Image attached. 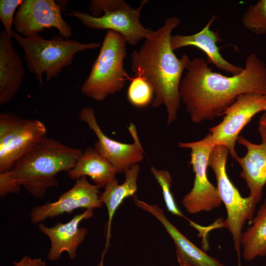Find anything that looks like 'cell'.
I'll list each match as a JSON object with an SVG mask.
<instances>
[{"label":"cell","mask_w":266,"mask_h":266,"mask_svg":"<svg viewBox=\"0 0 266 266\" xmlns=\"http://www.w3.org/2000/svg\"><path fill=\"white\" fill-rule=\"evenodd\" d=\"M247 93L266 95V65L254 53L246 58L242 72L231 76L213 71L203 58H194L179 86L181 101L195 123L223 116Z\"/></svg>","instance_id":"cell-1"},{"label":"cell","mask_w":266,"mask_h":266,"mask_svg":"<svg viewBox=\"0 0 266 266\" xmlns=\"http://www.w3.org/2000/svg\"><path fill=\"white\" fill-rule=\"evenodd\" d=\"M181 24L177 16L167 17L163 25L144 40L138 50L131 55V70L151 85L154 107L166 106L167 125L175 121L180 105L179 86L191 59L186 54L178 58L170 44L173 30Z\"/></svg>","instance_id":"cell-2"},{"label":"cell","mask_w":266,"mask_h":266,"mask_svg":"<svg viewBox=\"0 0 266 266\" xmlns=\"http://www.w3.org/2000/svg\"><path fill=\"white\" fill-rule=\"evenodd\" d=\"M78 148L44 137L9 170L0 173V196L18 194L23 187L35 198L58 185L56 175L73 167L82 154Z\"/></svg>","instance_id":"cell-3"},{"label":"cell","mask_w":266,"mask_h":266,"mask_svg":"<svg viewBox=\"0 0 266 266\" xmlns=\"http://www.w3.org/2000/svg\"><path fill=\"white\" fill-rule=\"evenodd\" d=\"M14 38L25 53L24 58L28 69L34 74L41 85L45 74L47 82L63 71L64 68L71 65L78 53L100 47L99 42L81 43L76 40L54 36L50 39L39 34L23 37L13 30Z\"/></svg>","instance_id":"cell-4"},{"label":"cell","mask_w":266,"mask_h":266,"mask_svg":"<svg viewBox=\"0 0 266 266\" xmlns=\"http://www.w3.org/2000/svg\"><path fill=\"white\" fill-rule=\"evenodd\" d=\"M127 44L120 33L107 31L99 55L80 88L84 95L101 101L124 88L130 77L124 64Z\"/></svg>","instance_id":"cell-5"},{"label":"cell","mask_w":266,"mask_h":266,"mask_svg":"<svg viewBox=\"0 0 266 266\" xmlns=\"http://www.w3.org/2000/svg\"><path fill=\"white\" fill-rule=\"evenodd\" d=\"M147 2L141 0L134 8L123 0H93L89 2L91 14L71 9L66 14L90 29L115 31L123 36L127 43L135 46L154 31L145 28L140 21L141 11Z\"/></svg>","instance_id":"cell-6"},{"label":"cell","mask_w":266,"mask_h":266,"mask_svg":"<svg viewBox=\"0 0 266 266\" xmlns=\"http://www.w3.org/2000/svg\"><path fill=\"white\" fill-rule=\"evenodd\" d=\"M229 154L225 146H215L210 155L208 166L214 172L219 195L227 211L226 219L215 228L224 227L229 230L239 256L244 226L247 220L252 219L258 203L250 196L243 197L230 179L226 171Z\"/></svg>","instance_id":"cell-7"},{"label":"cell","mask_w":266,"mask_h":266,"mask_svg":"<svg viewBox=\"0 0 266 266\" xmlns=\"http://www.w3.org/2000/svg\"><path fill=\"white\" fill-rule=\"evenodd\" d=\"M39 120L20 117L11 112L0 113V173L15 164L46 136Z\"/></svg>","instance_id":"cell-8"},{"label":"cell","mask_w":266,"mask_h":266,"mask_svg":"<svg viewBox=\"0 0 266 266\" xmlns=\"http://www.w3.org/2000/svg\"><path fill=\"white\" fill-rule=\"evenodd\" d=\"M178 145L191 150L190 163L195 173L193 186L182 199L183 205L190 214L208 212L219 207L222 202L218 191L207 176L209 156L215 147L209 133L199 141L180 142Z\"/></svg>","instance_id":"cell-9"},{"label":"cell","mask_w":266,"mask_h":266,"mask_svg":"<svg viewBox=\"0 0 266 266\" xmlns=\"http://www.w3.org/2000/svg\"><path fill=\"white\" fill-rule=\"evenodd\" d=\"M266 111V95L247 93L238 96L224 112L222 121L210 128L211 144L226 147L231 156H236L235 144L242 130L255 115Z\"/></svg>","instance_id":"cell-10"},{"label":"cell","mask_w":266,"mask_h":266,"mask_svg":"<svg viewBox=\"0 0 266 266\" xmlns=\"http://www.w3.org/2000/svg\"><path fill=\"white\" fill-rule=\"evenodd\" d=\"M79 117L98 138L94 148L114 166L117 173H125L132 166L142 161L144 151L133 123H131L128 130L133 142L127 144L112 139L103 133L98 123L93 108H82L79 113Z\"/></svg>","instance_id":"cell-11"},{"label":"cell","mask_w":266,"mask_h":266,"mask_svg":"<svg viewBox=\"0 0 266 266\" xmlns=\"http://www.w3.org/2000/svg\"><path fill=\"white\" fill-rule=\"evenodd\" d=\"M61 8L54 0H24L14 16L15 32L23 37H30L44 29L54 28L60 36L68 39L70 26L64 20Z\"/></svg>","instance_id":"cell-12"},{"label":"cell","mask_w":266,"mask_h":266,"mask_svg":"<svg viewBox=\"0 0 266 266\" xmlns=\"http://www.w3.org/2000/svg\"><path fill=\"white\" fill-rule=\"evenodd\" d=\"M99 188V186L91 184L87 177H81L56 201L33 208L30 213L31 221L35 224L64 213H71L76 209H94L101 207L103 203L100 200Z\"/></svg>","instance_id":"cell-13"},{"label":"cell","mask_w":266,"mask_h":266,"mask_svg":"<svg viewBox=\"0 0 266 266\" xmlns=\"http://www.w3.org/2000/svg\"><path fill=\"white\" fill-rule=\"evenodd\" d=\"M261 137L259 144L251 142L241 135L237 142L246 149L245 155L234 158L241 168L240 177L246 182L249 196L258 203L261 200L263 189L266 184V129L259 125Z\"/></svg>","instance_id":"cell-14"},{"label":"cell","mask_w":266,"mask_h":266,"mask_svg":"<svg viewBox=\"0 0 266 266\" xmlns=\"http://www.w3.org/2000/svg\"><path fill=\"white\" fill-rule=\"evenodd\" d=\"M93 215V209H88L81 214L75 215L66 223H57L52 227L39 223L38 230L46 234L51 241L47 255L49 260H58L65 251L68 253L71 260L75 259L77 248L88 233L87 229L79 228V224L83 220L92 217Z\"/></svg>","instance_id":"cell-15"},{"label":"cell","mask_w":266,"mask_h":266,"mask_svg":"<svg viewBox=\"0 0 266 266\" xmlns=\"http://www.w3.org/2000/svg\"><path fill=\"white\" fill-rule=\"evenodd\" d=\"M216 19L213 16L205 26L199 32L190 35H171L170 44L173 51L187 46H193L202 51L206 55V62L217 68L232 75L241 72L243 67L235 66L225 60L221 55L217 43L221 41L218 32L210 29Z\"/></svg>","instance_id":"cell-16"},{"label":"cell","mask_w":266,"mask_h":266,"mask_svg":"<svg viewBox=\"0 0 266 266\" xmlns=\"http://www.w3.org/2000/svg\"><path fill=\"white\" fill-rule=\"evenodd\" d=\"M12 38L2 30L0 33V105L9 103L19 90L25 74L22 61Z\"/></svg>","instance_id":"cell-17"},{"label":"cell","mask_w":266,"mask_h":266,"mask_svg":"<svg viewBox=\"0 0 266 266\" xmlns=\"http://www.w3.org/2000/svg\"><path fill=\"white\" fill-rule=\"evenodd\" d=\"M134 202L138 207L151 214L162 224L174 242L176 253L189 263L193 266H225L189 240L169 221L158 205L150 204L136 197Z\"/></svg>","instance_id":"cell-18"},{"label":"cell","mask_w":266,"mask_h":266,"mask_svg":"<svg viewBox=\"0 0 266 266\" xmlns=\"http://www.w3.org/2000/svg\"><path fill=\"white\" fill-rule=\"evenodd\" d=\"M139 171L138 164L133 165L125 172V179L123 183L119 184L115 178L105 185L104 191L100 194V200L103 204H105L108 213L106 240L101 263H103L104 256L109 246L111 223L114 214L123 200L128 197H133L136 192Z\"/></svg>","instance_id":"cell-19"},{"label":"cell","mask_w":266,"mask_h":266,"mask_svg":"<svg viewBox=\"0 0 266 266\" xmlns=\"http://www.w3.org/2000/svg\"><path fill=\"white\" fill-rule=\"evenodd\" d=\"M116 173L114 166L92 147L85 150L73 167L67 172L69 177L74 180L88 176L100 188L114 180Z\"/></svg>","instance_id":"cell-20"},{"label":"cell","mask_w":266,"mask_h":266,"mask_svg":"<svg viewBox=\"0 0 266 266\" xmlns=\"http://www.w3.org/2000/svg\"><path fill=\"white\" fill-rule=\"evenodd\" d=\"M250 224L243 232L240 242L243 257L248 262L266 256V199Z\"/></svg>","instance_id":"cell-21"},{"label":"cell","mask_w":266,"mask_h":266,"mask_svg":"<svg viewBox=\"0 0 266 266\" xmlns=\"http://www.w3.org/2000/svg\"><path fill=\"white\" fill-rule=\"evenodd\" d=\"M130 84L127 91L129 101L133 106L143 107L152 101L154 94L150 84L143 78L134 75L130 77Z\"/></svg>","instance_id":"cell-22"},{"label":"cell","mask_w":266,"mask_h":266,"mask_svg":"<svg viewBox=\"0 0 266 266\" xmlns=\"http://www.w3.org/2000/svg\"><path fill=\"white\" fill-rule=\"evenodd\" d=\"M242 23L244 28L256 34H266V0H260L250 5L242 14Z\"/></svg>","instance_id":"cell-23"},{"label":"cell","mask_w":266,"mask_h":266,"mask_svg":"<svg viewBox=\"0 0 266 266\" xmlns=\"http://www.w3.org/2000/svg\"><path fill=\"white\" fill-rule=\"evenodd\" d=\"M150 170L162 189L164 200L168 211L189 221L180 211L175 202L170 190L172 178L169 172L166 170L158 169L154 166H151Z\"/></svg>","instance_id":"cell-24"},{"label":"cell","mask_w":266,"mask_h":266,"mask_svg":"<svg viewBox=\"0 0 266 266\" xmlns=\"http://www.w3.org/2000/svg\"><path fill=\"white\" fill-rule=\"evenodd\" d=\"M23 1V0H0V19L3 25L4 31L11 38H13L12 25L13 24L14 14Z\"/></svg>","instance_id":"cell-25"},{"label":"cell","mask_w":266,"mask_h":266,"mask_svg":"<svg viewBox=\"0 0 266 266\" xmlns=\"http://www.w3.org/2000/svg\"><path fill=\"white\" fill-rule=\"evenodd\" d=\"M13 266H46V263L40 258L32 259L25 256L20 261L13 262Z\"/></svg>","instance_id":"cell-26"},{"label":"cell","mask_w":266,"mask_h":266,"mask_svg":"<svg viewBox=\"0 0 266 266\" xmlns=\"http://www.w3.org/2000/svg\"><path fill=\"white\" fill-rule=\"evenodd\" d=\"M177 258L180 266H193L185 260H184L180 255L176 253Z\"/></svg>","instance_id":"cell-27"},{"label":"cell","mask_w":266,"mask_h":266,"mask_svg":"<svg viewBox=\"0 0 266 266\" xmlns=\"http://www.w3.org/2000/svg\"><path fill=\"white\" fill-rule=\"evenodd\" d=\"M259 122V125L263 126L266 129V111H265L264 114L261 116Z\"/></svg>","instance_id":"cell-28"}]
</instances>
